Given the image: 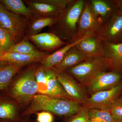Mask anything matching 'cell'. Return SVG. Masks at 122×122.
Returning <instances> with one entry per match:
<instances>
[{
    "mask_svg": "<svg viewBox=\"0 0 122 122\" xmlns=\"http://www.w3.org/2000/svg\"><path fill=\"white\" fill-rule=\"evenodd\" d=\"M82 106V104L75 100L37 94L34 96L28 106L21 114V117L23 118L30 117L39 112L46 111L54 115L68 118L75 114Z\"/></svg>",
    "mask_w": 122,
    "mask_h": 122,
    "instance_id": "cell-1",
    "label": "cell"
},
{
    "mask_svg": "<svg viewBox=\"0 0 122 122\" xmlns=\"http://www.w3.org/2000/svg\"><path fill=\"white\" fill-rule=\"evenodd\" d=\"M33 63L20 74L14 81L9 90V94L20 108L28 106L34 96L38 94L35 72L37 67Z\"/></svg>",
    "mask_w": 122,
    "mask_h": 122,
    "instance_id": "cell-2",
    "label": "cell"
},
{
    "mask_svg": "<svg viewBox=\"0 0 122 122\" xmlns=\"http://www.w3.org/2000/svg\"><path fill=\"white\" fill-rule=\"evenodd\" d=\"M85 2V0H72L57 17L56 22L52 26L54 31L52 33L63 41H73Z\"/></svg>",
    "mask_w": 122,
    "mask_h": 122,
    "instance_id": "cell-3",
    "label": "cell"
},
{
    "mask_svg": "<svg viewBox=\"0 0 122 122\" xmlns=\"http://www.w3.org/2000/svg\"><path fill=\"white\" fill-rule=\"evenodd\" d=\"M103 25L102 20L92 7L89 0H85L76 34L72 42L77 41L85 37L96 35Z\"/></svg>",
    "mask_w": 122,
    "mask_h": 122,
    "instance_id": "cell-4",
    "label": "cell"
},
{
    "mask_svg": "<svg viewBox=\"0 0 122 122\" xmlns=\"http://www.w3.org/2000/svg\"><path fill=\"white\" fill-rule=\"evenodd\" d=\"M106 69L102 57H94L89 58L66 71L86 87L97 75Z\"/></svg>",
    "mask_w": 122,
    "mask_h": 122,
    "instance_id": "cell-5",
    "label": "cell"
},
{
    "mask_svg": "<svg viewBox=\"0 0 122 122\" xmlns=\"http://www.w3.org/2000/svg\"><path fill=\"white\" fill-rule=\"evenodd\" d=\"M0 27L11 36L15 44L25 37V22L20 15L8 10L4 5L0 4Z\"/></svg>",
    "mask_w": 122,
    "mask_h": 122,
    "instance_id": "cell-6",
    "label": "cell"
},
{
    "mask_svg": "<svg viewBox=\"0 0 122 122\" xmlns=\"http://www.w3.org/2000/svg\"><path fill=\"white\" fill-rule=\"evenodd\" d=\"M72 0L25 1L35 17H57Z\"/></svg>",
    "mask_w": 122,
    "mask_h": 122,
    "instance_id": "cell-7",
    "label": "cell"
},
{
    "mask_svg": "<svg viewBox=\"0 0 122 122\" xmlns=\"http://www.w3.org/2000/svg\"><path fill=\"white\" fill-rule=\"evenodd\" d=\"M96 35L103 41L112 44L122 43V8L118 9Z\"/></svg>",
    "mask_w": 122,
    "mask_h": 122,
    "instance_id": "cell-8",
    "label": "cell"
},
{
    "mask_svg": "<svg viewBox=\"0 0 122 122\" xmlns=\"http://www.w3.org/2000/svg\"><path fill=\"white\" fill-rule=\"evenodd\" d=\"M53 68L58 80L67 94L72 100L82 105L87 97L86 87L66 71Z\"/></svg>",
    "mask_w": 122,
    "mask_h": 122,
    "instance_id": "cell-9",
    "label": "cell"
},
{
    "mask_svg": "<svg viewBox=\"0 0 122 122\" xmlns=\"http://www.w3.org/2000/svg\"><path fill=\"white\" fill-rule=\"evenodd\" d=\"M122 91V82L111 89L93 94L82 103L89 108H107L119 97Z\"/></svg>",
    "mask_w": 122,
    "mask_h": 122,
    "instance_id": "cell-10",
    "label": "cell"
},
{
    "mask_svg": "<svg viewBox=\"0 0 122 122\" xmlns=\"http://www.w3.org/2000/svg\"><path fill=\"white\" fill-rule=\"evenodd\" d=\"M122 73L111 71L100 72L85 87L87 93L91 95L94 93L112 88L121 82Z\"/></svg>",
    "mask_w": 122,
    "mask_h": 122,
    "instance_id": "cell-11",
    "label": "cell"
},
{
    "mask_svg": "<svg viewBox=\"0 0 122 122\" xmlns=\"http://www.w3.org/2000/svg\"><path fill=\"white\" fill-rule=\"evenodd\" d=\"M103 59L107 69L122 73V43L112 44L103 41Z\"/></svg>",
    "mask_w": 122,
    "mask_h": 122,
    "instance_id": "cell-12",
    "label": "cell"
},
{
    "mask_svg": "<svg viewBox=\"0 0 122 122\" xmlns=\"http://www.w3.org/2000/svg\"><path fill=\"white\" fill-rule=\"evenodd\" d=\"M102 41L96 35L84 38L75 47L88 58L103 57L104 49Z\"/></svg>",
    "mask_w": 122,
    "mask_h": 122,
    "instance_id": "cell-13",
    "label": "cell"
},
{
    "mask_svg": "<svg viewBox=\"0 0 122 122\" xmlns=\"http://www.w3.org/2000/svg\"><path fill=\"white\" fill-rule=\"evenodd\" d=\"M48 55H26L17 52H5L0 54V61L24 66L40 62Z\"/></svg>",
    "mask_w": 122,
    "mask_h": 122,
    "instance_id": "cell-14",
    "label": "cell"
},
{
    "mask_svg": "<svg viewBox=\"0 0 122 122\" xmlns=\"http://www.w3.org/2000/svg\"><path fill=\"white\" fill-rule=\"evenodd\" d=\"M27 37L38 47L45 50H53L68 44L52 33H42Z\"/></svg>",
    "mask_w": 122,
    "mask_h": 122,
    "instance_id": "cell-15",
    "label": "cell"
},
{
    "mask_svg": "<svg viewBox=\"0 0 122 122\" xmlns=\"http://www.w3.org/2000/svg\"><path fill=\"white\" fill-rule=\"evenodd\" d=\"M94 11L104 24L107 22L118 8L116 0H89Z\"/></svg>",
    "mask_w": 122,
    "mask_h": 122,
    "instance_id": "cell-16",
    "label": "cell"
},
{
    "mask_svg": "<svg viewBox=\"0 0 122 122\" xmlns=\"http://www.w3.org/2000/svg\"><path fill=\"white\" fill-rule=\"evenodd\" d=\"M75 46L68 51L60 63L55 68L66 71L89 58L78 50Z\"/></svg>",
    "mask_w": 122,
    "mask_h": 122,
    "instance_id": "cell-17",
    "label": "cell"
},
{
    "mask_svg": "<svg viewBox=\"0 0 122 122\" xmlns=\"http://www.w3.org/2000/svg\"><path fill=\"white\" fill-rule=\"evenodd\" d=\"M20 108L14 100L0 102V119L14 122L22 120Z\"/></svg>",
    "mask_w": 122,
    "mask_h": 122,
    "instance_id": "cell-18",
    "label": "cell"
},
{
    "mask_svg": "<svg viewBox=\"0 0 122 122\" xmlns=\"http://www.w3.org/2000/svg\"><path fill=\"white\" fill-rule=\"evenodd\" d=\"M86 37L77 41L68 43L59 50L51 54L48 55L40 62V65L46 69H51L55 67L60 63L66 53L71 48L76 46L84 38Z\"/></svg>",
    "mask_w": 122,
    "mask_h": 122,
    "instance_id": "cell-19",
    "label": "cell"
},
{
    "mask_svg": "<svg viewBox=\"0 0 122 122\" xmlns=\"http://www.w3.org/2000/svg\"><path fill=\"white\" fill-rule=\"evenodd\" d=\"M24 66L0 61V92L9 86L14 76Z\"/></svg>",
    "mask_w": 122,
    "mask_h": 122,
    "instance_id": "cell-20",
    "label": "cell"
},
{
    "mask_svg": "<svg viewBox=\"0 0 122 122\" xmlns=\"http://www.w3.org/2000/svg\"><path fill=\"white\" fill-rule=\"evenodd\" d=\"M47 84L48 92L46 95L57 98L72 100L59 83L55 71L48 78Z\"/></svg>",
    "mask_w": 122,
    "mask_h": 122,
    "instance_id": "cell-21",
    "label": "cell"
},
{
    "mask_svg": "<svg viewBox=\"0 0 122 122\" xmlns=\"http://www.w3.org/2000/svg\"><path fill=\"white\" fill-rule=\"evenodd\" d=\"M29 25L27 36L39 34L42 29L47 26H52L56 22L57 17H35Z\"/></svg>",
    "mask_w": 122,
    "mask_h": 122,
    "instance_id": "cell-22",
    "label": "cell"
},
{
    "mask_svg": "<svg viewBox=\"0 0 122 122\" xmlns=\"http://www.w3.org/2000/svg\"><path fill=\"white\" fill-rule=\"evenodd\" d=\"M54 72L53 68L46 69L41 65L37 66L35 71V77L37 84L38 94H47V80Z\"/></svg>",
    "mask_w": 122,
    "mask_h": 122,
    "instance_id": "cell-23",
    "label": "cell"
},
{
    "mask_svg": "<svg viewBox=\"0 0 122 122\" xmlns=\"http://www.w3.org/2000/svg\"><path fill=\"white\" fill-rule=\"evenodd\" d=\"M1 2L9 11L26 18H32V11L29 7H26L21 0H3Z\"/></svg>",
    "mask_w": 122,
    "mask_h": 122,
    "instance_id": "cell-24",
    "label": "cell"
},
{
    "mask_svg": "<svg viewBox=\"0 0 122 122\" xmlns=\"http://www.w3.org/2000/svg\"><path fill=\"white\" fill-rule=\"evenodd\" d=\"M6 52H17L26 55L39 54L43 53L35 48L26 37L21 41L12 46Z\"/></svg>",
    "mask_w": 122,
    "mask_h": 122,
    "instance_id": "cell-25",
    "label": "cell"
},
{
    "mask_svg": "<svg viewBox=\"0 0 122 122\" xmlns=\"http://www.w3.org/2000/svg\"><path fill=\"white\" fill-rule=\"evenodd\" d=\"M90 120L97 122H114L108 108H89L88 112Z\"/></svg>",
    "mask_w": 122,
    "mask_h": 122,
    "instance_id": "cell-26",
    "label": "cell"
},
{
    "mask_svg": "<svg viewBox=\"0 0 122 122\" xmlns=\"http://www.w3.org/2000/svg\"><path fill=\"white\" fill-rule=\"evenodd\" d=\"M89 108L83 106L74 115L65 118L63 122H90L88 112Z\"/></svg>",
    "mask_w": 122,
    "mask_h": 122,
    "instance_id": "cell-27",
    "label": "cell"
},
{
    "mask_svg": "<svg viewBox=\"0 0 122 122\" xmlns=\"http://www.w3.org/2000/svg\"><path fill=\"white\" fill-rule=\"evenodd\" d=\"M107 108L110 110L114 122H117L122 118V100L118 98Z\"/></svg>",
    "mask_w": 122,
    "mask_h": 122,
    "instance_id": "cell-28",
    "label": "cell"
},
{
    "mask_svg": "<svg viewBox=\"0 0 122 122\" xmlns=\"http://www.w3.org/2000/svg\"><path fill=\"white\" fill-rule=\"evenodd\" d=\"M0 41L1 42L3 53L7 52L12 46L15 44L8 34L0 27Z\"/></svg>",
    "mask_w": 122,
    "mask_h": 122,
    "instance_id": "cell-29",
    "label": "cell"
},
{
    "mask_svg": "<svg viewBox=\"0 0 122 122\" xmlns=\"http://www.w3.org/2000/svg\"><path fill=\"white\" fill-rule=\"evenodd\" d=\"M35 114L36 115V122H54V115L50 112L41 111Z\"/></svg>",
    "mask_w": 122,
    "mask_h": 122,
    "instance_id": "cell-30",
    "label": "cell"
},
{
    "mask_svg": "<svg viewBox=\"0 0 122 122\" xmlns=\"http://www.w3.org/2000/svg\"><path fill=\"white\" fill-rule=\"evenodd\" d=\"M0 122H35L34 120L30 118V117L23 118L22 120L18 122H12V121L2 120V119H0Z\"/></svg>",
    "mask_w": 122,
    "mask_h": 122,
    "instance_id": "cell-31",
    "label": "cell"
},
{
    "mask_svg": "<svg viewBox=\"0 0 122 122\" xmlns=\"http://www.w3.org/2000/svg\"><path fill=\"white\" fill-rule=\"evenodd\" d=\"M118 8H122V0H116Z\"/></svg>",
    "mask_w": 122,
    "mask_h": 122,
    "instance_id": "cell-32",
    "label": "cell"
},
{
    "mask_svg": "<svg viewBox=\"0 0 122 122\" xmlns=\"http://www.w3.org/2000/svg\"><path fill=\"white\" fill-rule=\"evenodd\" d=\"M3 53V50L2 47V45H1V43L0 41V54L2 53Z\"/></svg>",
    "mask_w": 122,
    "mask_h": 122,
    "instance_id": "cell-33",
    "label": "cell"
},
{
    "mask_svg": "<svg viewBox=\"0 0 122 122\" xmlns=\"http://www.w3.org/2000/svg\"><path fill=\"white\" fill-rule=\"evenodd\" d=\"M118 99L119 100H122V97H119Z\"/></svg>",
    "mask_w": 122,
    "mask_h": 122,
    "instance_id": "cell-34",
    "label": "cell"
},
{
    "mask_svg": "<svg viewBox=\"0 0 122 122\" xmlns=\"http://www.w3.org/2000/svg\"><path fill=\"white\" fill-rule=\"evenodd\" d=\"M122 122V119H120V120H119V121L118 122Z\"/></svg>",
    "mask_w": 122,
    "mask_h": 122,
    "instance_id": "cell-35",
    "label": "cell"
},
{
    "mask_svg": "<svg viewBox=\"0 0 122 122\" xmlns=\"http://www.w3.org/2000/svg\"><path fill=\"white\" fill-rule=\"evenodd\" d=\"M90 122H94V121H91V120H90Z\"/></svg>",
    "mask_w": 122,
    "mask_h": 122,
    "instance_id": "cell-36",
    "label": "cell"
},
{
    "mask_svg": "<svg viewBox=\"0 0 122 122\" xmlns=\"http://www.w3.org/2000/svg\"><path fill=\"white\" fill-rule=\"evenodd\" d=\"M1 3V1H0V4Z\"/></svg>",
    "mask_w": 122,
    "mask_h": 122,
    "instance_id": "cell-37",
    "label": "cell"
}]
</instances>
